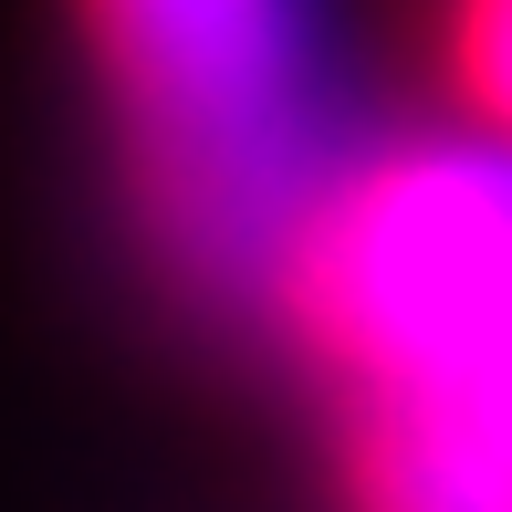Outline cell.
<instances>
[{
  "label": "cell",
  "mask_w": 512,
  "mask_h": 512,
  "mask_svg": "<svg viewBox=\"0 0 512 512\" xmlns=\"http://www.w3.org/2000/svg\"><path fill=\"white\" fill-rule=\"evenodd\" d=\"M450 74L460 105L512 136V0H450Z\"/></svg>",
  "instance_id": "cell-4"
},
{
  "label": "cell",
  "mask_w": 512,
  "mask_h": 512,
  "mask_svg": "<svg viewBox=\"0 0 512 512\" xmlns=\"http://www.w3.org/2000/svg\"><path fill=\"white\" fill-rule=\"evenodd\" d=\"M356 512H512V345L356 408Z\"/></svg>",
  "instance_id": "cell-3"
},
{
  "label": "cell",
  "mask_w": 512,
  "mask_h": 512,
  "mask_svg": "<svg viewBox=\"0 0 512 512\" xmlns=\"http://www.w3.org/2000/svg\"><path fill=\"white\" fill-rule=\"evenodd\" d=\"M272 314L366 398H418L512 345V136H387L345 147Z\"/></svg>",
  "instance_id": "cell-2"
},
{
  "label": "cell",
  "mask_w": 512,
  "mask_h": 512,
  "mask_svg": "<svg viewBox=\"0 0 512 512\" xmlns=\"http://www.w3.org/2000/svg\"><path fill=\"white\" fill-rule=\"evenodd\" d=\"M157 262L209 304H272L345 168L314 0H74Z\"/></svg>",
  "instance_id": "cell-1"
}]
</instances>
